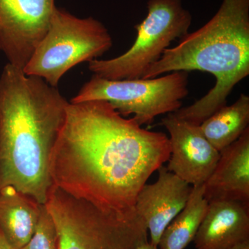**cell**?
<instances>
[{
    "instance_id": "obj_1",
    "label": "cell",
    "mask_w": 249,
    "mask_h": 249,
    "mask_svg": "<svg viewBox=\"0 0 249 249\" xmlns=\"http://www.w3.org/2000/svg\"><path fill=\"white\" fill-rule=\"evenodd\" d=\"M170 153L166 134L142 128L109 103L70 102L49 172L53 186L70 196L105 212L128 214Z\"/></svg>"
},
{
    "instance_id": "obj_2",
    "label": "cell",
    "mask_w": 249,
    "mask_h": 249,
    "mask_svg": "<svg viewBox=\"0 0 249 249\" xmlns=\"http://www.w3.org/2000/svg\"><path fill=\"white\" fill-rule=\"evenodd\" d=\"M68 101L58 88L7 63L0 74V190L12 186L45 204L50 157Z\"/></svg>"
},
{
    "instance_id": "obj_3",
    "label": "cell",
    "mask_w": 249,
    "mask_h": 249,
    "mask_svg": "<svg viewBox=\"0 0 249 249\" xmlns=\"http://www.w3.org/2000/svg\"><path fill=\"white\" fill-rule=\"evenodd\" d=\"M200 71L215 77L213 88L200 99L173 112L200 125L220 108L236 85L249 74V0H223L217 14L197 31L167 49L142 78L175 71Z\"/></svg>"
},
{
    "instance_id": "obj_4",
    "label": "cell",
    "mask_w": 249,
    "mask_h": 249,
    "mask_svg": "<svg viewBox=\"0 0 249 249\" xmlns=\"http://www.w3.org/2000/svg\"><path fill=\"white\" fill-rule=\"evenodd\" d=\"M45 206L55 224L58 249H137L148 241L146 224L136 211L105 212L55 186Z\"/></svg>"
},
{
    "instance_id": "obj_5",
    "label": "cell",
    "mask_w": 249,
    "mask_h": 249,
    "mask_svg": "<svg viewBox=\"0 0 249 249\" xmlns=\"http://www.w3.org/2000/svg\"><path fill=\"white\" fill-rule=\"evenodd\" d=\"M112 45L107 28L97 19L77 18L56 7L48 30L23 71L57 88L67 71L101 57Z\"/></svg>"
},
{
    "instance_id": "obj_6",
    "label": "cell",
    "mask_w": 249,
    "mask_h": 249,
    "mask_svg": "<svg viewBox=\"0 0 249 249\" xmlns=\"http://www.w3.org/2000/svg\"><path fill=\"white\" fill-rule=\"evenodd\" d=\"M147 16L135 26L137 38L125 53L88 62L93 75L108 80L137 79L158 61L173 41L188 34L192 16L181 0H149Z\"/></svg>"
},
{
    "instance_id": "obj_7",
    "label": "cell",
    "mask_w": 249,
    "mask_h": 249,
    "mask_svg": "<svg viewBox=\"0 0 249 249\" xmlns=\"http://www.w3.org/2000/svg\"><path fill=\"white\" fill-rule=\"evenodd\" d=\"M188 85V72L182 71L148 79L108 80L93 75L70 103L106 101L121 116L133 115L142 126L180 109Z\"/></svg>"
},
{
    "instance_id": "obj_8",
    "label": "cell",
    "mask_w": 249,
    "mask_h": 249,
    "mask_svg": "<svg viewBox=\"0 0 249 249\" xmlns=\"http://www.w3.org/2000/svg\"><path fill=\"white\" fill-rule=\"evenodd\" d=\"M55 0H0V52L24 68L48 30Z\"/></svg>"
},
{
    "instance_id": "obj_9",
    "label": "cell",
    "mask_w": 249,
    "mask_h": 249,
    "mask_svg": "<svg viewBox=\"0 0 249 249\" xmlns=\"http://www.w3.org/2000/svg\"><path fill=\"white\" fill-rule=\"evenodd\" d=\"M161 124L170 134L168 170L192 186L204 184L217 164L219 152L204 137L199 125L173 113L163 118Z\"/></svg>"
},
{
    "instance_id": "obj_10",
    "label": "cell",
    "mask_w": 249,
    "mask_h": 249,
    "mask_svg": "<svg viewBox=\"0 0 249 249\" xmlns=\"http://www.w3.org/2000/svg\"><path fill=\"white\" fill-rule=\"evenodd\" d=\"M158 179L142 187L134 209L145 221L152 245L158 247L160 238L174 218L186 206L191 193L189 183L162 165Z\"/></svg>"
},
{
    "instance_id": "obj_11",
    "label": "cell",
    "mask_w": 249,
    "mask_h": 249,
    "mask_svg": "<svg viewBox=\"0 0 249 249\" xmlns=\"http://www.w3.org/2000/svg\"><path fill=\"white\" fill-rule=\"evenodd\" d=\"M204 198L249 204V127L219 152L213 171L204 183Z\"/></svg>"
},
{
    "instance_id": "obj_12",
    "label": "cell",
    "mask_w": 249,
    "mask_h": 249,
    "mask_svg": "<svg viewBox=\"0 0 249 249\" xmlns=\"http://www.w3.org/2000/svg\"><path fill=\"white\" fill-rule=\"evenodd\" d=\"M249 241V204L209 201L194 238L196 249H230Z\"/></svg>"
},
{
    "instance_id": "obj_13",
    "label": "cell",
    "mask_w": 249,
    "mask_h": 249,
    "mask_svg": "<svg viewBox=\"0 0 249 249\" xmlns=\"http://www.w3.org/2000/svg\"><path fill=\"white\" fill-rule=\"evenodd\" d=\"M43 205L14 187L0 190V229L15 249L30 240Z\"/></svg>"
},
{
    "instance_id": "obj_14",
    "label": "cell",
    "mask_w": 249,
    "mask_h": 249,
    "mask_svg": "<svg viewBox=\"0 0 249 249\" xmlns=\"http://www.w3.org/2000/svg\"><path fill=\"white\" fill-rule=\"evenodd\" d=\"M249 124V96L241 93L236 102L225 106L199 125L204 137L220 152L240 138Z\"/></svg>"
},
{
    "instance_id": "obj_15",
    "label": "cell",
    "mask_w": 249,
    "mask_h": 249,
    "mask_svg": "<svg viewBox=\"0 0 249 249\" xmlns=\"http://www.w3.org/2000/svg\"><path fill=\"white\" fill-rule=\"evenodd\" d=\"M204 193V184L192 186L186 206L160 237L159 243L160 249H184L194 240L209 205Z\"/></svg>"
},
{
    "instance_id": "obj_16",
    "label": "cell",
    "mask_w": 249,
    "mask_h": 249,
    "mask_svg": "<svg viewBox=\"0 0 249 249\" xmlns=\"http://www.w3.org/2000/svg\"><path fill=\"white\" fill-rule=\"evenodd\" d=\"M21 249H58L56 229L45 204L42 206L34 235Z\"/></svg>"
},
{
    "instance_id": "obj_17",
    "label": "cell",
    "mask_w": 249,
    "mask_h": 249,
    "mask_svg": "<svg viewBox=\"0 0 249 249\" xmlns=\"http://www.w3.org/2000/svg\"><path fill=\"white\" fill-rule=\"evenodd\" d=\"M0 249H16L11 245L0 229Z\"/></svg>"
},
{
    "instance_id": "obj_18",
    "label": "cell",
    "mask_w": 249,
    "mask_h": 249,
    "mask_svg": "<svg viewBox=\"0 0 249 249\" xmlns=\"http://www.w3.org/2000/svg\"><path fill=\"white\" fill-rule=\"evenodd\" d=\"M137 249H158V247H156V246L152 245V244L149 242L148 241H147V242L141 244V245L137 247Z\"/></svg>"
},
{
    "instance_id": "obj_19",
    "label": "cell",
    "mask_w": 249,
    "mask_h": 249,
    "mask_svg": "<svg viewBox=\"0 0 249 249\" xmlns=\"http://www.w3.org/2000/svg\"><path fill=\"white\" fill-rule=\"evenodd\" d=\"M230 249H249V241L241 243L240 245H236Z\"/></svg>"
}]
</instances>
